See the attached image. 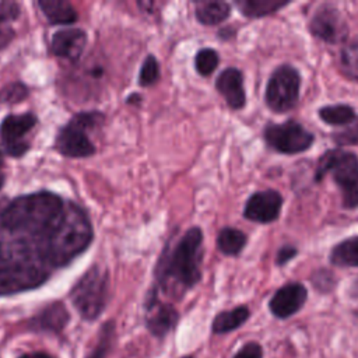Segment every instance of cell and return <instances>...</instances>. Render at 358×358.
Here are the masks:
<instances>
[{"instance_id":"1","label":"cell","mask_w":358,"mask_h":358,"mask_svg":"<svg viewBox=\"0 0 358 358\" xmlns=\"http://www.w3.org/2000/svg\"><path fill=\"white\" fill-rule=\"evenodd\" d=\"M203 232L199 227L189 228L176 245L164 256L157 266V281L159 288L172 296L194 287L200 278Z\"/></svg>"},{"instance_id":"2","label":"cell","mask_w":358,"mask_h":358,"mask_svg":"<svg viewBox=\"0 0 358 358\" xmlns=\"http://www.w3.org/2000/svg\"><path fill=\"white\" fill-rule=\"evenodd\" d=\"M63 210V200L57 194L43 190L11 200L3 210L0 221L11 232L49 234L60 220Z\"/></svg>"},{"instance_id":"3","label":"cell","mask_w":358,"mask_h":358,"mask_svg":"<svg viewBox=\"0 0 358 358\" xmlns=\"http://www.w3.org/2000/svg\"><path fill=\"white\" fill-rule=\"evenodd\" d=\"M92 241V227L87 214L74 203L64 206L57 224L48 234L43 259L53 267L69 264Z\"/></svg>"},{"instance_id":"4","label":"cell","mask_w":358,"mask_h":358,"mask_svg":"<svg viewBox=\"0 0 358 358\" xmlns=\"http://www.w3.org/2000/svg\"><path fill=\"white\" fill-rule=\"evenodd\" d=\"M25 243H0V295H11L41 285L49 275Z\"/></svg>"},{"instance_id":"5","label":"cell","mask_w":358,"mask_h":358,"mask_svg":"<svg viewBox=\"0 0 358 358\" xmlns=\"http://www.w3.org/2000/svg\"><path fill=\"white\" fill-rule=\"evenodd\" d=\"M327 175L333 176L341 192L343 207L358 208V155L344 148L324 151L316 164L315 182H322Z\"/></svg>"},{"instance_id":"6","label":"cell","mask_w":358,"mask_h":358,"mask_svg":"<svg viewBox=\"0 0 358 358\" xmlns=\"http://www.w3.org/2000/svg\"><path fill=\"white\" fill-rule=\"evenodd\" d=\"M108 271L99 266L90 267L74 284L70 298L83 319L94 320L103 312L108 301Z\"/></svg>"},{"instance_id":"7","label":"cell","mask_w":358,"mask_h":358,"mask_svg":"<svg viewBox=\"0 0 358 358\" xmlns=\"http://www.w3.org/2000/svg\"><path fill=\"white\" fill-rule=\"evenodd\" d=\"M103 120L99 112H81L63 126L56 137V150L64 157L85 158L95 152V145L87 136V130Z\"/></svg>"},{"instance_id":"8","label":"cell","mask_w":358,"mask_h":358,"mask_svg":"<svg viewBox=\"0 0 358 358\" xmlns=\"http://www.w3.org/2000/svg\"><path fill=\"white\" fill-rule=\"evenodd\" d=\"M301 74L291 64H281L268 77L264 101L274 113H285L295 108L299 99Z\"/></svg>"},{"instance_id":"9","label":"cell","mask_w":358,"mask_h":358,"mask_svg":"<svg viewBox=\"0 0 358 358\" xmlns=\"http://www.w3.org/2000/svg\"><path fill=\"white\" fill-rule=\"evenodd\" d=\"M263 138L271 150L292 155L309 150L315 141V134L296 120L289 119L284 123H267L263 129Z\"/></svg>"},{"instance_id":"10","label":"cell","mask_w":358,"mask_h":358,"mask_svg":"<svg viewBox=\"0 0 358 358\" xmlns=\"http://www.w3.org/2000/svg\"><path fill=\"white\" fill-rule=\"evenodd\" d=\"M309 32L319 41L330 45L344 43L348 38V24L333 4L319 6L309 20Z\"/></svg>"},{"instance_id":"11","label":"cell","mask_w":358,"mask_h":358,"mask_svg":"<svg viewBox=\"0 0 358 358\" xmlns=\"http://www.w3.org/2000/svg\"><path fill=\"white\" fill-rule=\"evenodd\" d=\"M36 123L38 117L31 112L22 115H8L4 117L0 127L4 151L14 158L22 157L29 148V143L24 140V136L29 133Z\"/></svg>"},{"instance_id":"12","label":"cell","mask_w":358,"mask_h":358,"mask_svg":"<svg viewBox=\"0 0 358 358\" xmlns=\"http://www.w3.org/2000/svg\"><path fill=\"white\" fill-rule=\"evenodd\" d=\"M282 196L274 190H260L253 193L243 208V217L259 224H270L278 220L282 208Z\"/></svg>"},{"instance_id":"13","label":"cell","mask_w":358,"mask_h":358,"mask_svg":"<svg viewBox=\"0 0 358 358\" xmlns=\"http://www.w3.org/2000/svg\"><path fill=\"white\" fill-rule=\"evenodd\" d=\"M179 313L171 305L161 302L154 288L145 301V326L155 337L166 336L178 323Z\"/></svg>"},{"instance_id":"14","label":"cell","mask_w":358,"mask_h":358,"mask_svg":"<svg viewBox=\"0 0 358 358\" xmlns=\"http://www.w3.org/2000/svg\"><path fill=\"white\" fill-rule=\"evenodd\" d=\"M308 299V289L301 282L280 287L268 302V309L277 319H288L302 309Z\"/></svg>"},{"instance_id":"15","label":"cell","mask_w":358,"mask_h":358,"mask_svg":"<svg viewBox=\"0 0 358 358\" xmlns=\"http://www.w3.org/2000/svg\"><path fill=\"white\" fill-rule=\"evenodd\" d=\"M87 45V34L78 28H67L55 32L50 41L52 55L76 62Z\"/></svg>"},{"instance_id":"16","label":"cell","mask_w":358,"mask_h":358,"mask_svg":"<svg viewBox=\"0 0 358 358\" xmlns=\"http://www.w3.org/2000/svg\"><path fill=\"white\" fill-rule=\"evenodd\" d=\"M215 88L231 109L239 110L245 106L246 92L243 88V74L239 69L228 67L221 71L215 80Z\"/></svg>"},{"instance_id":"17","label":"cell","mask_w":358,"mask_h":358,"mask_svg":"<svg viewBox=\"0 0 358 358\" xmlns=\"http://www.w3.org/2000/svg\"><path fill=\"white\" fill-rule=\"evenodd\" d=\"M70 315L62 302H52L28 320V329L32 331L60 333L69 323Z\"/></svg>"},{"instance_id":"18","label":"cell","mask_w":358,"mask_h":358,"mask_svg":"<svg viewBox=\"0 0 358 358\" xmlns=\"http://www.w3.org/2000/svg\"><path fill=\"white\" fill-rule=\"evenodd\" d=\"M38 6L53 25H69L77 21L76 8L66 0H39Z\"/></svg>"},{"instance_id":"19","label":"cell","mask_w":358,"mask_h":358,"mask_svg":"<svg viewBox=\"0 0 358 358\" xmlns=\"http://www.w3.org/2000/svg\"><path fill=\"white\" fill-rule=\"evenodd\" d=\"M250 316V310L246 305H239L231 310L220 312L211 324L214 334H224L239 329Z\"/></svg>"},{"instance_id":"20","label":"cell","mask_w":358,"mask_h":358,"mask_svg":"<svg viewBox=\"0 0 358 358\" xmlns=\"http://www.w3.org/2000/svg\"><path fill=\"white\" fill-rule=\"evenodd\" d=\"M329 260L336 267H358V235L334 245L330 250Z\"/></svg>"},{"instance_id":"21","label":"cell","mask_w":358,"mask_h":358,"mask_svg":"<svg viewBox=\"0 0 358 358\" xmlns=\"http://www.w3.org/2000/svg\"><path fill=\"white\" fill-rule=\"evenodd\" d=\"M289 1H278V0H236L235 6L241 11L242 15L248 18H262L266 15H271L278 10L287 7Z\"/></svg>"},{"instance_id":"22","label":"cell","mask_w":358,"mask_h":358,"mask_svg":"<svg viewBox=\"0 0 358 358\" xmlns=\"http://www.w3.org/2000/svg\"><path fill=\"white\" fill-rule=\"evenodd\" d=\"M231 15V6L225 1H199L196 18L203 25H217Z\"/></svg>"},{"instance_id":"23","label":"cell","mask_w":358,"mask_h":358,"mask_svg":"<svg viewBox=\"0 0 358 358\" xmlns=\"http://www.w3.org/2000/svg\"><path fill=\"white\" fill-rule=\"evenodd\" d=\"M246 242L248 235L243 231L232 227L222 228L217 236V248L220 249L221 253L227 256L239 255L246 246Z\"/></svg>"},{"instance_id":"24","label":"cell","mask_w":358,"mask_h":358,"mask_svg":"<svg viewBox=\"0 0 358 358\" xmlns=\"http://www.w3.org/2000/svg\"><path fill=\"white\" fill-rule=\"evenodd\" d=\"M317 115L322 122L330 126H348L357 119L355 110L352 106L345 103L326 105L317 110Z\"/></svg>"},{"instance_id":"25","label":"cell","mask_w":358,"mask_h":358,"mask_svg":"<svg viewBox=\"0 0 358 358\" xmlns=\"http://www.w3.org/2000/svg\"><path fill=\"white\" fill-rule=\"evenodd\" d=\"M340 69L354 81H358V42L344 46L340 52Z\"/></svg>"},{"instance_id":"26","label":"cell","mask_w":358,"mask_h":358,"mask_svg":"<svg viewBox=\"0 0 358 358\" xmlns=\"http://www.w3.org/2000/svg\"><path fill=\"white\" fill-rule=\"evenodd\" d=\"M220 63V56L218 53L211 49V48H204V49H200L197 53H196V57H194V67L197 70V73L200 76H210L218 66Z\"/></svg>"},{"instance_id":"27","label":"cell","mask_w":358,"mask_h":358,"mask_svg":"<svg viewBox=\"0 0 358 358\" xmlns=\"http://www.w3.org/2000/svg\"><path fill=\"white\" fill-rule=\"evenodd\" d=\"M113 338H115V323L113 322L103 323L98 336V343L87 358H105L108 351L110 350Z\"/></svg>"},{"instance_id":"28","label":"cell","mask_w":358,"mask_h":358,"mask_svg":"<svg viewBox=\"0 0 358 358\" xmlns=\"http://www.w3.org/2000/svg\"><path fill=\"white\" fill-rule=\"evenodd\" d=\"M158 78H159L158 62L152 55H148L141 64V70L138 74V84L141 87H148L154 84Z\"/></svg>"},{"instance_id":"29","label":"cell","mask_w":358,"mask_h":358,"mask_svg":"<svg viewBox=\"0 0 358 358\" xmlns=\"http://www.w3.org/2000/svg\"><path fill=\"white\" fill-rule=\"evenodd\" d=\"M331 140L338 145V148H343L345 145H357L358 144V116L352 123L345 126L343 130L334 131L331 136Z\"/></svg>"},{"instance_id":"30","label":"cell","mask_w":358,"mask_h":358,"mask_svg":"<svg viewBox=\"0 0 358 358\" xmlns=\"http://www.w3.org/2000/svg\"><path fill=\"white\" fill-rule=\"evenodd\" d=\"M310 281H312V285L322 294L330 292L337 284L336 275L333 274V271H330L327 268H319V270L313 271Z\"/></svg>"},{"instance_id":"31","label":"cell","mask_w":358,"mask_h":358,"mask_svg":"<svg viewBox=\"0 0 358 358\" xmlns=\"http://www.w3.org/2000/svg\"><path fill=\"white\" fill-rule=\"evenodd\" d=\"M28 96V88L22 83H11L7 84L1 91H0V101L7 102V103H15L21 102Z\"/></svg>"},{"instance_id":"32","label":"cell","mask_w":358,"mask_h":358,"mask_svg":"<svg viewBox=\"0 0 358 358\" xmlns=\"http://www.w3.org/2000/svg\"><path fill=\"white\" fill-rule=\"evenodd\" d=\"M20 17V4L17 1H0V24H10Z\"/></svg>"},{"instance_id":"33","label":"cell","mask_w":358,"mask_h":358,"mask_svg":"<svg viewBox=\"0 0 358 358\" xmlns=\"http://www.w3.org/2000/svg\"><path fill=\"white\" fill-rule=\"evenodd\" d=\"M234 358H263V348L256 341H249L242 345Z\"/></svg>"},{"instance_id":"34","label":"cell","mask_w":358,"mask_h":358,"mask_svg":"<svg viewBox=\"0 0 358 358\" xmlns=\"http://www.w3.org/2000/svg\"><path fill=\"white\" fill-rule=\"evenodd\" d=\"M298 255V249L292 245H284L281 246L278 250H277V255H275V264L282 267L285 266L289 260H292L295 256Z\"/></svg>"},{"instance_id":"35","label":"cell","mask_w":358,"mask_h":358,"mask_svg":"<svg viewBox=\"0 0 358 358\" xmlns=\"http://www.w3.org/2000/svg\"><path fill=\"white\" fill-rule=\"evenodd\" d=\"M15 38V31L10 24H0V50L7 48Z\"/></svg>"},{"instance_id":"36","label":"cell","mask_w":358,"mask_h":358,"mask_svg":"<svg viewBox=\"0 0 358 358\" xmlns=\"http://www.w3.org/2000/svg\"><path fill=\"white\" fill-rule=\"evenodd\" d=\"M18 358H53L50 354L43 352V351H36V352H29V354H24L20 355Z\"/></svg>"},{"instance_id":"37","label":"cell","mask_w":358,"mask_h":358,"mask_svg":"<svg viewBox=\"0 0 358 358\" xmlns=\"http://www.w3.org/2000/svg\"><path fill=\"white\" fill-rule=\"evenodd\" d=\"M350 295L352 298H358V277L352 281V284L350 287Z\"/></svg>"},{"instance_id":"38","label":"cell","mask_w":358,"mask_h":358,"mask_svg":"<svg viewBox=\"0 0 358 358\" xmlns=\"http://www.w3.org/2000/svg\"><path fill=\"white\" fill-rule=\"evenodd\" d=\"M141 102V96L138 94H133L127 98V103H140Z\"/></svg>"},{"instance_id":"39","label":"cell","mask_w":358,"mask_h":358,"mask_svg":"<svg viewBox=\"0 0 358 358\" xmlns=\"http://www.w3.org/2000/svg\"><path fill=\"white\" fill-rule=\"evenodd\" d=\"M3 164H4V158H3V154H1V151H0V168L3 166Z\"/></svg>"},{"instance_id":"40","label":"cell","mask_w":358,"mask_h":358,"mask_svg":"<svg viewBox=\"0 0 358 358\" xmlns=\"http://www.w3.org/2000/svg\"><path fill=\"white\" fill-rule=\"evenodd\" d=\"M3 185H4V176H1V175H0V189L3 187Z\"/></svg>"},{"instance_id":"41","label":"cell","mask_w":358,"mask_h":358,"mask_svg":"<svg viewBox=\"0 0 358 358\" xmlns=\"http://www.w3.org/2000/svg\"><path fill=\"white\" fill-rule=\"evenodd\" d=\"M182 358H193V357H182Z\"/></svg>"}]
</instances>
